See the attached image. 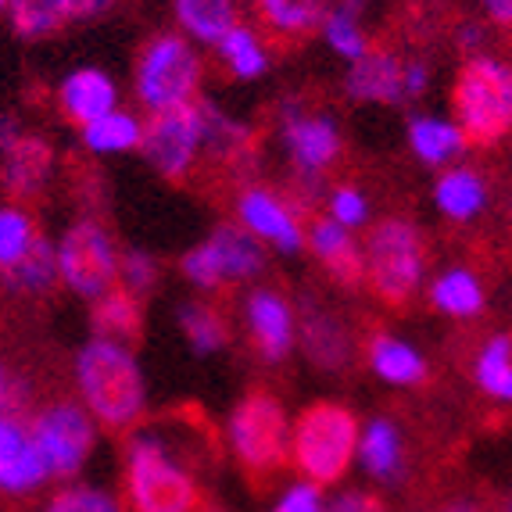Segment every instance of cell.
Wrapping results in <instances>:
<instances>
[{
  "mask_svg": "<svg viewBox=\"0 0 512 512\" xmlns=\"http://www.w3.org/2000/svg\"><path fill=\"white\" fill-rule=\"evenodd\" d=\"M72 384L79 405L104 430H133L147 416L151 384L133 344L86 337L72 359Z\"/></svg>",
  "mask_w": 512,
  "mask_h": 512,
  "instance_id": "cell-1",
  "label": "cell"
},
{
  "mask_svg": "<svg viewBox=\"0 0 512 512\" xmlns=\"http://www.w3.org/2000/svg\"><path fill=\"white\" fill-rule=\"evenodd\" d=\"M126 512H197L201 484L180 452L154 430L129 437L122 459Z\"/></svg>",
  "mask_w": 512,
  "mask_h": 512,
  "instance_id": "cell-2",
  "label": "cell"
},
{
  "mask_svg": "<svg viewBox=\"0 0 512 512\" xmlns=\"http://www.w3.org/2000/svg\"><path fill=\"white\" fill-rule=\"evenodd\" d=\"M366 287L391 308L416 301L427 287V237L409 215H380L362 237Z\"/></svg>",
  "mask_w": 512,
  "mask_h": 512,
  "instance_id": "cell-3",
  "label": "cell"
},
{
  "mask_svg": "<svg viewBox=\"0 0 512 512\" xmlns=\"http://www.w3.org/2000/svg\"><path fill=\"white\" fill-rule=\"evenodd\" d=\"M362 419L344 402H312L291 419V466L301 480L319 487L344 484L355 470Z\"/></svg>",
  "mask_w": 512,
  "mask_h": 512,
  "instance_id": "cell-4",
  "label": "cell"
},
{
  "mask_svg": "<svg viewBox=\"0 0 512 512\" xmlns=\"http://www.w3.org/2000/svg\"><path fill=\"white\" fill-rule=\"evenodd\" d=\"M452 111L470 144H502L512 133V61L495 51L470 54L455 72Z\"/></svg>",
  "mask_w": 512,
  "mask_h": 512,
  "instance_id": "cell-5",
  "label": "cell"
},
{
  "mask_svg": "<svg viewBox=\"0 0 512 512\" xmlns=\"http://www.w3.org/2000/svg\"><path fill=\"white\" fill-rule=\"evenodd\" d=\"M201 90H205V58L187 36L172 29L144 40L133 61V97L140 111L158 115V111L187 108L201 101Z\"/></svg>",
  "mask_w": 512,
  "mask_h": 512,
  "instance_id": "cell-6",
  "label": "cell"
},
{
  "mask_svg": "<svg viewBox=\"0 0 512 512\" xmlns=\"http://www.w3.org/2000/svg\"><path fill=\"white\" fill-rule=\"evenodd\" d=\"M226 448L237 466L265 480L291 462V416L273 391H248L226 416Z\"/></svg>",
  "mask_w": 512,
  "mask_h": 512,
  "instance_id": "cell-7",
  "label": "cell"
},
{
  "mask_svg": "<svg viewBox=\"0 0 512 512\" xmlns=\"http://www.w3.org/2000/svg\"><path fill=\"white\" fill-rule=\"evenodd\" d=\"M276 140L283 158L291 165V176L305 194H316L323 176L341 162L344 133L341 122L330 111L308 108L301 97H287L276 108Z\"/></svg>",
  "mask_w": 512,
  "mask_h": 512,
  "instance_id": "cell-8",
  "label": "cell"
},
{
  "mask_svg": "<svg viewBox=\"0 0 512 512\" xmlns=\"http://www.w3.org/2000/svg\"><path fill=\"white\" fill-rule=\"evenodd\" d=\"M54 255H58V283L86 305L119 287L122 248L97 215H76L54 240Z\"/></svg>",
  "mask_w": 512,
  "mask_h": 512,
  "instance_id": "cell-9",
  "label": "cell"
},
{
  "mask_svg": "<svg viewBox=\"0 0 512 512\" xmlns=\"http://www.w3.org/2000/svg\"><path fill=\"white\" fill-rule=\"evenodd\" d=\"M269 265V251L251 233H244L237 222H219L208 237H201L194 248L183 251L180 276L201 294H215L222 287L237 283H258Z\"/></svg>",
  "mask_w": 512,
  "mask_h": 512,
  "instance_id": "cell-10",
  "label": "cell"
},
{
  "mask_svg": "<svg viewBox=\"0 0 512 512\" xmlns=\"http://www.w3.org/2000/svg\"><path fill=\"white\" fill-rule=\"evenodd\" d=\"M205 97L187 108H172L147 115L144 140H140V158L154 176L169 183H183L205 158Z\"/></svg>",
  "mask_w": 512,
  "mask_h": 512,
  "instance_id": "cell-11",
  "label": "cell"
},
{
  "mask_svg": "<svg viewBox=\"0 0 512 512\" xmlns=\"http://www.w3.org/2000/svg\"><path fill=\"white\" fill-rule=\"evenodd\" d=\"M97 423L79 402H47L29 416L36 452L47 462L51 480H72L97 452Z\"/></svg>",
  "mask_w": 512,
  "mask_h": 512,
  "instance_id": "cell-12",
  "label": "cell"
},
{
  "mask_svg": "<svg viewBox=\"0 0 512 512\" xmlns=\"http://www.w3.org/2000/svg\"><path fill=\"white\" fill-rule=\"evenodd\" d=\"M58 151L43 133L29 129L15 111H0V190L8 201H36L51 187Z\"/></svg>",
  "mask_w": 512,
  "mask_h": 512,
  "instance_id": "cell-13",
  "label": "cell"
},
{
  "mask_svg": "<svg viewBox=\"0 0 512 512\" xmlns=\"http://www.w3.org/2000/svg\"><path fill=\"white\" fill-rule=\"evenodd\" d=\"M233 222L251 233L265 251H276L283 258L305 251V215L294 205V197L280 194L276 187L244 183L233 194Z\"/></svg>",
  "mask_w": 512,
  "mask_h": 512,
  "instance_id": "cell-14",
  "label": "cell"
},
{
  "mask_svg": "<svg viewBox=\"0 0 512 512\" xmlns=\"http://www.w3.org/2000/svg\"><path fill=\"white\" fill-rule=\"evenodd\" d=\"M244 330L255 355L269 366L291 359L298 351V305L269 283H255L240 301Z\"/></svg>",
  "mask_w": 512,
  "mask_h": 512,
  "instance_id": "cell-15",
  "label": "cell"
},
{
  "mask_svg": "<svg viewBox=\"0 0 512 512\" xmlns=\"http://www.w3.org/2000/svg\"><path fill=\"white\" fill-rule=\"evenodd\" d=\"M51 484L47 462L36 452L26 416H0V495L26 498Z\"/></svg>",
  "mask_w": 512,
  "mask_h": 512,
  "instance_id": "cell-16",
  "label": "cell"
},
{
  "mask_svg": "<svg viewBox=\"0 0 512 512\" xmlns=\"http://www.w3.org/2000/svg\"><path fill=\"white\" fill-rule=\"evenodd\" d=\"M344 97L355 104L398 108L405 104V58L394 47H369L344 69Z\"/></svg>",
  "mask_w": 512,
  "mask_h": 512,
  "instance_id": "cell-17",
  "label": "cell"
},
{
  "mask_svg": "<svg viewBox=\"0 0 512 512\" xmlns=\"http://www.w3.org/2000/svg\"><path fill=\"white\" fill-rule=\"evenodd\" d=\"M298 351L319 373H341L344 366H351L355 337L333 308L305 301L298 308Z\"/></svg>",
  "mask_w": 512,
  "mask_h": 512,
  "instance_id": "cell-18",
  "label": "cell"
},
{
  "mask_svg": "<svg viewBox=\"0 0 512 512\" xmlns=\"http://www.w3.org/2000/svg\"><path fill=\"white\" fill-rule=\"evenodd\" d=\"M305 251L323 265V273L330 276L344 291H359L366 283V265H362V237L344 230L326 215L305 222Z\"/></svg>",
  "mask_w": 512,
  "mask_h": 512,
  "instance_id": "cell-19",
  "label": "cell"
},
{
  "mask_svg": "<svg viewBox=\"0 0 512 512\" xmlns=\"http://www.w3.org/2000/svg\"><path fill=\"white\" fill-rule=\"evenodd\" d=\"M54 101H58L61 115L79 129L86 122L108 115V111L122 108V90L119 79L111 76V72L97 69V65H79V69L65 72L58 79Z\"/></svg>",
  "mask_w": 512,
  "mask_h": 512,
  "instance_id": "cell-20",
  "label": "cell"
},
{
  "mask_svg": "<svg viewBox=\"0 0 512 512\" xmlns=\"http://www.w3.org/2000/svg\"><path fill=\"white\" fill-rule=\"evenodd\" d=\"M355 470H362L380 487H394L405 480V473H409V448H405L402 427L391 416L362 419Z\"/></svg>",
  "mask_w": 512,
  "mask_h": 512,
  "instance_id": "cell-21",
  "label": "cell"
},
{
  "mask_svg": "<svg viewBox=\"0 0 512 512\" xmlns=\"http://www.w3.org/2000/svg\"><path fill=\"white\" fill-rule=\"evenodd\" d=\"M362 355H366V369L380 384L398 387V391L427 384V376H430L427 355L419 351V344L402 337V333H391V330L369 333Z\"/></svg>",
  "mask_w": 512,
  "mask_h": 512,
  "instance_id": "cell-22",
  "label": "cell"
},
{
  "mask_svg": "<svg viewBox=\"0 0 512 512\" xmlns=\"http://www.w3.org/2000/svg\"><path fill=\"white\" fill-rule=\"evenodd\" d=\"M430 201H434L437 215L455 226H470L491 205V183L477 165H448L437 172L434 187H430Z\"/></svg>",
  "mask_w": 512,
  "mask_h": 512,
  "instance_id": "cell-23",
  "label": "cell"
},
{
  "mask_svg": "<svg viewBox=\"0 0 512 512\" xmlns=\"http://www.w3.org/2000/svg\"><path fill=\"white\" fill-rule=\"evenodd\" d=\"M405 144H409L412 158L427 169H448V165L466 162L470 140L459 129V122L448 115H409L405 122Z\"/></svg>",
  "mask_w": 512,
  "mask_h": 512,
  "instance_id": "cell-24",
  "label": "cell"
},
{
  "mask_svg": "<svg viewBox=\"0 0 512 512\" xmlns=\"http://www.w3.org/2000/svg\"><path fill=\"white\" fill-rule=\"evenodd\" d=\"M423 294H427V305L434 308L437 316L455 319V323L480 319L487 308L484 280L473 273L470 265H448V269H441V273L427 280Z\"/></svg>",
  "mask_w": 512,
  "mask_h": 512,
  "instance_id": "cell-25",
  "label": "cell"
},
{
  "mask_svg": "<svg viewBox=\"0 0 512 512\" xmlns=\"http://www.w3.org/2000/svg\"><path fill=\"white\" fill-rule=\"evenodd\" d=\"M169 8L176 33L187 36L197 51L215 47L237 22H244L240 18V0H172Z\"/></svg>",
  "mask_w": 512,
  "mask_h": 512,
  "instance_id": "cell-26",
  "label": "cell"
},
{
  "mask_svg": "<svg viewBox=\"0 0 512 512\" xmlns=\"http://www.w3.org/2000/svg\"><path fill=\"white\" fill-rule=\"evenodd\" d=\"M215 58H219L222 72L237 83H258V79L269 76L273 69V47L265 40V33H258L248 22H237L230 33L222 36L212 47Z\"/></svg>",
  "mask_w": 512,
  "mask_h": 512,
  "instance_id": "cell-27",
  "label": "cell"
},
{
  "mask_svg": "<svg viewBox=\"0 0 512 512\" xmlns=\"http://www.w3.org/2000/svg\"><path fill=\"white\" fill-rule=\"evenodd\" d=\"M366 11L369 0H330V8L323 15L319 36H323L326 51L333 58H341L344 65L359 61L373 47V40L366 33Z\"/></svg>",
  "mask_w": 512,
  "mask_h": 512,
  "instance_id": "cell-28",
  "label": "cell"
},
{
  "mask_svg": "<svg viewBox=\"0 0 512 512\" xmlns=\"http://www.w3.org/2000/svg\"><path fill=\"white\" fill-rule=\"evenodd\" d=\"M144 140V119L133 108H115L101 119L79 126V144L94 158H122V154H137Z\"/></svg>",
  "mask_w": 512,
  "mask_h": 512,
  "instance_id": "cell-29",
  "label": "cell"
},
{
  "mask_svg": "<svg viewBox=\"0 0 512 512\" xmlns=\"http://www.w3.org/2000/svg\"><path fill=\"white\" fill-rule=\"evenodd\" d=\"M90 333L104 341L137 344L144 333V301L122 287H111L108 294L90 301Z\"/></svg>",
  "mask_w": 512,
  "mask_h": 512,
  "instance_id": "cell-30",
  "label": "cell"
},
{
  "mask_svg": "<svg viewBox=\"0 0 512 512\" xmlns=\"http://www.w3.org/2000/svg\"><path fill=\"white\" fill-rule=\"evenodd\" d=\"M54 287H61V283H58V255H54L51 237H40L33 244V251H29L15 269L0 273V291L18 301L47 298Z\"/></svg>",
  "mask_w": 512,
  "mask_h": 512,
  "instance_id": "cell-31",
  "label": "cell"
},
{
  "mask_svg": "<svg viewBox=\"0 0 512 512\" xmlns=\"http://www.w3.org/2000/svg\"><path fill=\"white\" fill-rule=\"evenodd\" d=\"M258 22L276 40H305L319 33L330 0H251Z\"/></svg>",
  "mask_w": 512,
  "mask_h": 512,
  "instance_id": "cell-32",
  "label": "cell"
},
{
  "mask_svg": "<svg viewBox=\"0 0 512 512\" xmlns=\"http://www.w3.org/2000/svg\"><path fill=\"white\" fill-rule=\"evenodd\" d=\"M176 326H180L183 341L197 359H212L230 344V323L219 308L205 298H190L176 308Z\"/></svg>",
  "mask_w": 512,
  "mask_h": 512,
  "instance_id": "cell-33",
  "label": "cell"
},
{
  "mask_svg": "<svg viewBox=\"0 0 512 512\" xmlns=\"http://www.w3.org/2000/svg\"><path fill=\"white\" fill-rule=\"evenodd\" d=\"M205 122V158H215L219 165H233V169L240 162H248L251 151H255V133L244 122L233 119L230 111L212 101H205Z\"/></svg>",
  "mask_w": 512,
  "mask_h": 512,
  "instance_id": "cell-34",
  "label": "cell"
},
{
  "mask_svg": "<svg viewBox=\"0 0 512 512\" xmlns=\"http://www.w3.org/2000/svg\"><path fill=\"white\" fill-rule=\"evenodd\" d=\"M8 26L18 40L43 43L72 26L65 0H8Z\"/></svg>",
  "mask_w": 512,
  "mask_h": 512,
  "instance_id": "cell-35",
  "label": "cell"
},
{
  "mask_svg": "<svg viewBox=\"0 0 512 512\" xmlns=\"http://www.w3.org/2000/svg\"><path fill=\"white\" fill-rule=\"evenodd\" d=\"M473 380L480 394L491 398L495 405H512V337L495 333L480 344L477 359H473Z\"/></svg>",
  "mask_w": 512,
  "mask_h": 512,
  "instance_id": "cell-36",
  "label": "cell"
},
{
  "mask_svg": "<svg viewBox=\"0 0 512 512\" xmlns=\"http://www.w3.org/2000/svg\"><path fill=\"white\" fill-rule=\"evenodd\" d=\"M43 237L40 222L18 201H0V273L15 269Z\"/></svg>",
  "mask_w": 512,
  "mask_h": 512,
  "instance_id": "cell-37",
  "label": "cell"
},
{
  "mask_svg": "<svg viewBox=\"0 0 512 512\" xmlns=\"http://www.w3.org/2000/svg\"><path fill=\"white\" fill-rule=\"evenodd\" d=\"M326 201V219H333L337 226L351 233H362L369 230V222H373V201L362 187L355 183H333L330 190L323 194Z\"/></svg>",
  "mask_w": 512,
  "mask_h": 512,
  "instance_id": "cell-38",
  "label": "cell"
},
{
  "mask_svg": "<svg viewBox=\"0 0 512 512\" xmlns=\"http://www.w3.org/2000/svg\"><path fill=\"white\" fill-rule=\"evenodd\" d=\"M158 283H162V262L158 255L147 248H122L119 255V287L129 294H137L140 301L147 294L158 291Z\"/></svg>",
  "mask_w": 512,
  "mask_h": 512,
  "instance_id": "cell-39",
  "label": "cell"
},
{
  "mask_svg": "<svg viewBox=\"0 0 512 512\" xmlns=\"http://www.w3.org/2000/svg\"><path fill=\"white\" fill-rule=\"evenodd\" d=\"M40 512H126V505L119 498L94 484H69L58 487Z\"/></svg>",
  "mask_w": 512,
  "mask_h": 512,
  "instance_id": "cell-40",
  "label": "cell"
},
{
  "mask_svg": "<svg viewBox=\"0 0 512 512\" xmlns=\"http://www.w3.org/2000/svg\"><path fill=\"white\" fill-rule=\"evenodd\" d=\"M326 505H330L326 487L294 477L291 484H283V491L273 498L269 512H326Z\"/></svg>",
  "mask_w": 512,
  "mask_h": 512,
  "instance_id": "cell-41",
  "label": "cell"
},
{
  "mask_svg": "<svg viewBox=\"0 0 512 512\" xmlns=\"http://www.w3.org/2000/svg\"><path fill=\"white\" fill-rule=\"evenodd\" d=\"M29 380L0 355V416H26Z\"/></svg>",
  "mask_w": 512,
  "mask_h": 512,
  "instance_id": "cell-42",
  "label": "cell"
},
{
  "mask_svg": "<svg viewBox=\"0 0 512 512\" xmlns=\"http://www.w3.org/2000/svg\"><path fill=\"white\" fill-rule=\"evenodd\" d=\"M326 512H391L387 502L376 491H366V487H344L337 495H330V505Z\"/></svg>",
  "mask_w": 512,
  "mask_h": 512,
  "instance_id": "cell-43",
  "label": "cell"
},
{
  "mask_svg": "<svg viewBox=\"0 0 512 512\" xmlns=\"http://www.w3.org/2000/svg\"><path fill=\"white\" fill-rule=\"evenodd\" d=\"M434 83V69L427 58H405V104L423 101Z\"/></svg>",
  "mask_w": 512,
  "mask_h": 512,
  "instance_id": "cell-44",
  "label": "cell"
},
{
  "mask_svg": "<svg viewBox=\"0 0 512 512\" xmlns=\"http://www.w3.org/2000/svg\"><path fill=\"white\" fill-rule=\"evenodd\" d=\"M119 4L122 0H65L72 26H94V22H104Z\"/></svg>",
  "mask_w": 512,
  "mask_h": 512,
  "instance_id": "cell-45",
  "label": "cell"
},
{
  "mask_svg": "<svg viewBox=\"0 0 512 512\" xmlns=\"http://www.w3.org/2000/svg\"><path fill=\"white\" fill-rule=\"evenodd\" d=\"M480 11L491 26L512 29V0H480Z\"/></svg>",
  "mask_w": 512,
  "mask_h": 512,
  "instance_id": "cell-46",
  "label": "cell"
},
{
  "mask_svg": "<svg viewBox=\"0 0 512 512\" xmlns=\"http://www.w3.org/2000/svg\"><path fill=\"white\" fill-rule=\"evenodd\" d=\"M459 47H462V54H466V58H470V54L487 51L484 26H477V22H466V26L459 29Z\"/></svg>",
  "mask_w": 512,
  "mask_h": 512,
  "instance_id": "cell-47",
  "label": "cell"
},
{
  "mask_svg": "<svg viewBox=\"0 0 512 512\" xmlns=\"http://www.w3.org/2000/svg\"><path fill=\"white\" fill-rule=\"evenodd\" d=\"M441 512H480V509L473 502H466V498H459V502H448V505H444Z\"/></svg>",
  "mask_w": 512,
  "mask_h": 512,
  "instance_id": "cell-48",
  "label": "cell"
},
{
  "mask_svg": "<svg viewBox=\"0 0 512 512\" xmlns=\"http://www.w3.org/2000/svg\"><path fill=\"white\" fill-rule=\"evenodd\" d=\"M8 15V0H0V18Z\"/></svg>",
  "mask_w": 512,
  "mask_h": 512,
  "instance_id": "cell-49",
  "label": "cell"
},
{
  "mask_svg": "<svg viewBox=\"0 0 512 512\" xmlns=\"http://www.w3.org/2000/svg\"><path fill=\"white\" fill-rule=\"evenodd\" d=\"M509 512H512V505H509Z\"/></svg>",
  "mask_w": 512,
  "mask_h": 512,
  "instance_id": "cell-50",
  "label": "cell"
}]
</instances>
